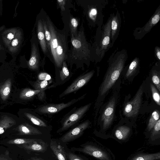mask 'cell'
<instances>
[{
  "instance_id": "obj_1",
  "label": "cell",
  "mask_w": 160,
  "mask_h": 160,
  "mask_svg": "<svg viewBox=\"0 0 160 160\" xmlns=\"http://www.w3.org/2000/svg\"><path fill=\"white\" fill-rule=\"evenodd\" d=\"M46 21L51 35L48 51L49 59L57 68H60L67 58L69 50L68 35L65 31L58 30L48 16L46 17Z\"/></svg>"
},
{
  "instance_id": "obj_2",
  "label": "cell",
  "mask_w": 160,
  "mask_h": 160,
  "mask_svg": "<svg viewBox=\"0 0 160 160\" xmlns=\"http://www.w3.org/2000/svg\"><path fill=\"white\" fill-rule=\"evenodd\" d=\"M71 47L69 50L66 62L77 64L82 62L89 57L90 50L82 28L81 27L77 36L71 35Z\"/></svg>"
},
{
  "instance_id": "obj_3",
  "label": "cell",
  "mask_w": 160,
  "mask_h": 160,
  "mask_svg": "<svg viewBox=\"0 0 160 160\" xmlns=\"http://www.w3.org/2000/svg\"><path fill=\"white\" fill-rule=\"evenodd\" d=\"M126 58L125 53L120 52L109 67L100 88L101 95H104L113 85L122 71Z\"/></svg>"
},
{
  "instance_id": "obj_4",
  "label": "cell",
  "mask_w": 160,
  "mask_h": 160,
  "mask_svg": "<svg viewBox=\"0 0 160 160\" xmlns=\"http://www.w3.org/2000/svg\"><path fill=\"white\" fill-rule=\"evenodd\" d=\"M79 151L91 156L99 160H115L114 155L108 149L102 146L89 144L82 148L77 149Z\"/></svg>"
},
{
  "instance_id": "obj_5",
  "label": "cell",
  "mask_w": 160,
  "mask_h": 160,
  "mask_svg": "<svg viewBox=\"0 0 160 160\" xmlns=\"http://www.w3.org/2000/svg\"><path fill=\"white\" fill-rule=\"evenodd\" d=\"M92 103H88L76 109L71 114L63 119L61 127L57 131L60 132L68 129L79 121L84 116L90 107Z\"/></svg>"
},
{
  "instance_id": "obj_6",
  "label": "cell",
  "mask_w": 160,
  "mask_h": 160,
  "mask_svg": "<svg viewBox=\"0 0 160 160\" xmlns=\"http://www.w3.org/2000/svg\"><path fill=\"white\" fill-rule=\"evenodd\" d=\"M86 94H84L80 97L73 99L66 103L62 102L58 104H50L42 105L37 108L36 111L40 114H55L83 99Z\"/></svg>"
},
{
  "instance_id": "obj_7",
  "label": "cell",
  "mask_w": 160,
  "mask_h": 160,
  "mask_svg": "<svg viewBox=\"0 0 160 160\" xmlns=\"http://www.w3.org/2000/svg\"><path fill=\"white\" fill-rule=\"evenodd\" d=\"M143 91V87L142 84L140 87L133 100L125 104L123 110L125 116L133 117L137 114L140 108Z\"/></svg>"
},
{
  "instance_id": "obj_8",
  "label": "cell",
  "mask_w": 160,
  "mask_h": 160,
  "mask_svg": "<svg viewBox=\"0 0 160 160\" xmlns=\"http://www.w3.org/2000/svg\"><path fill=\"white\" fill-rule=\"evenodd\" d=\"M94 73L92 70L78 77L59 95V98H62L77 91L86 85L90 80Z\"/></svg>"
},
{
  "instance_id": "obj_9",
  "label": "cell",
  "mask_w": 160,
  "mask_h": 160,
  "mask_svg": "<svg viewBox=\"0 0 160 160\" xmlns=\"http://www.w3.org/2000/svg\"><path fill=\"white\" fill-rule=\"evenodd\" d=\"M90 124V122L88 120L83 122L63 136L61 138V141L65 142L76 139L82 134Z\"/></svg>"
},
{
  "instance_id": "obj_10",
  "label": "cell",
  "mask_w": 160,
  "mask_h": 160,
  "mask_svg": "<svg viewBox=\"0 0 160 160\" xmlns=\"http://www.w3.org/2000/svg\"><path fill=\"white\" fill-rule=\"evenodd\" d=\"M115 104V99L113 98L109 102L104 111L101 118L103 130H106L108 128L112 122Z\"/></svg>"
},
{
  "instance_id": "obj_11",
  "label": "cell",
  "mask_w": 160,
  "mask_h": 160,
  "mask_svg": "<svg viewBox=\"0 0 160 160\" xmlns=\"http://www.w3.org/2000/svg\"><path fill=\"white\" fill-rule=\"evenodd\" d=\"M35 43L32 44L31 56L28 62V67L33 70H38L40 63V57L38 46Z\"/></svg>"
},
{
  "instance_id": "obj_12",
  "label": "cell",
  "mask_w": 160,
  "mask_h": 160,
  "mask_svg": "<svg viewBox=\"0 0 160 160\" xmlns=\"http://www.w3.org/2000/svg\"><path fill=\"white\" fill-rule=\"evenodd\" d=\"M112 18H109L105 25L100 43V50L103 53L109 45L111 36V22Z\"/></svg>"
},
{
  "instance_id": "obj_13",
  "label": "cell",
  "mask_w": 160,
  "mask_h": 160,
  "mask_svg": "<svg viewBox=\"0 0 160 160\" xmlns=\"http://www.w3.org/2000/svg\"><path fill=\"white\" fill-rule=\"evenodd\" d=\"M37 36L39 42L44 55L50 58L45 37L42 18L38 19L37 22Z\"/></svg>"
},
{
  "instance_id": "obj_14",
  "label": "cell",
  "mask_w": 160,
  "mask_h": 160,
  "mask_svg": "<svg viewBox=\"0 0 160 160\" xmlns=\"http://www.w3.org/2000/svg\"><path fill=\"white\" fill-rule=\"evenodd\" d=\"M18 134L21 135H38L42 134V132L38 128L28 123H24L19 125L18 127Z\"/></svg>"
},
{
  "instance_id": "obj_15",
  "label": "cell",
  "mask_w": 160,
  "mask_h": 160,
  "mask_svg": "<svg viewBox=\"0 0 160 160\" xmlns=\"http://www.w3.org/2000/svg\"><path fill=\"white\" fill-rule=\"evenodd\" d=\"M131 132V129L129 127L121 126L115 130L114 135L116 140L120 141V142H125L128 140Z\"/></svg>"
},
{
  "instance_id": "obj_16",
  "label": "cell",
  "mask_w": 160,
  "mask_h": 160,
  "mask_svg": "<svg viewBox=\"0 0 160 160\" xmlns=\"http://www.w3.org/2000/svg\"><path fill=\"white\" fill-rule=\"evenodd\" d=\"M160 18V8L158 7L150 20L140 30L138 33L140 35H144L149 32L152 28L159 22Z\"/></svg>"
},
{
  "instance_id": "obj_17",
  "label": "cell",
  "mask_w": 160,
  "mask_h": 160,
  "mask_svg": "<svg viewBox=\"0 0 160 160\" xmlns=\"http://www.w3.org/2000/svg\"><path fill=\"white\" fill-rule=\"evenodd\" d=\"M48 145L42 140L37 139L32 143L24 144L23 147L26 149L32 151L44 152L47 148Z\"/></svg>"
},
{
  "instance_id": "obj_18",
  "label": "cell",
  "mask_w": 160,
  "mask_h": 160,
  "mask_svg": "<svg viewBox=\"0 0 160 160\" xmlns=\"http://www.w3.org/2000/svg\"><path fill=\"white\" fill-rule=\"evenodd\" d=\"M24 114L27 118L33 124L38 127L48 128L49 125L46 121L38 115L29 112H25Z\"/></svg>"
},
{
  "instance_id": "obj_19",
  "label": "cell",
  "mask_w": 160,
  "mask_h": 160,
  "mask_svg": "<svg viewBox=\"0 0 160 160\" xmlns=\"http://www.w3.org/2000/svg\"><path fill=\"white\" fill-rule=\"evenodd\" d=\"M160 152L148 153H138L132 155L128 160H159Z\"/></svg>"
},
{
  "instance_id": "obj_20",
  "label": "cell",
  "mask_w": 160,
  "mask_h": 160,
  "mask_svg": "<svg viewBox=\"0 0 160 160\" xmlns=\"http://www.w3.org/2000/svg\"><path fill=\"white\" fill-rule=\"evenodd\" d=\"M50 147L58 160H67L66 153L63 147L56 142L52 140Z\"/></svg>"
},
{
  "instance_id": "obj_21",
  "label": "cell",
  "mask_w": 160,
  "mask_h": 160,
  "mask_svg": "<svg viewBox=\"0 0 160 160\" xmlns=\"http://www.w3.org/2000/svg\"><path fill=\"white\" fill-rule=\"evenodd\" d=\"M151 132L148 139L149 142L152 144L160 145V120H158L150 131Z\"/></svg>"
},
{
  "instance_id": "obj_22",
  "label": "cell",
  "mask_w": 160,
  "mask_h": 160,
  "mask_svg": "<svg viewBox=\"0 0 160 160\" xmlns=\"http://www.w3.org/2000/svg\"><path fill=\"white\" fill-rule=\"evenodd\" d=\"M49 82L46 80H37L33 82L32 86L34 89L39 90L40 93L37 96L38 98L41 101H42L45 99V90L49 85Z\"/></svg>"
},
{
  "instance_id": "obj_23",
  "label": "cell",
  "mask_w": 160,
  "mask_h": 160,
  "mask_svg": "<svg viewBox=\"0 0 160 160\" xmlns=\"http://www.w3.org/2000/svg\"><path fill=\"white\" fill-rule=\"evenodd\" d=\"M16 123V121L12 118L6 115L2 116L0 119V134Z\"/></svg>"
},
{
  "instance_id": "obj_24",
  "label": "cell",
  "mask_w": 160,
  "mask_h": 160,
  "mask_svg": "<svg viewBox=\"0 0 160 160\" xmlns=\"http://www.w3.org/2000/svg\"><path fill=\"white\" fill-rule=\"evenodd\" d=\"M22 34L18 29L14 38L8 47L9 51L12 53L16 52L22 43Z\"/></svg>"
},
{
  "instance_id": "obj_25",
  "label": "cell",
  "mask_w": 160,
  "mask_h": 160,
  "mask_svg": "<svg viewBox=\"0 0 160 160\" xmlns=\"http://www.w3.org/2000/svg\"><path fill=\"white\" fill-rule=\"evenodd\" d=\"M18 29L16 28H11L6 30L2 34L3 41L6 46L8 47L15 37Z\"/></svg>"
},
{
  "instance_id": "obj_26",
  "label": "cell",
  "mask_w": 160,
  "mask_h": 160,
  "mask_svg": "<svg viewBox=\"0 0 160 160\" xmlns=\"http://www.w3.org/2000/svg\"><path fill=\"white\" fill-rule=\"evenodd\" d=\"M11 79L9 78L0 87V95L3 100H6L8 97L11 91Z\"/></svg>"
},
{
  "instance_id": "obj_27",
  "label": "cell",
  "mask_w": 160,
  "mask_h": 160,
  "mask_svg": "<svg viewBox=\"0 0 160 160\" xmlns=\"http://www.w3.org/2000/svg\"><path fill=\"white\" fill-rule=\"evenodd\" d=\"M40 92L39 90L32 89L29 88H25L20 93L19 98L23 99H29L36 95L38 96Z\"/></svg>"
},
{
  "instance_id": "obj_28",
  "label": "cell",
  "mask_w": 160,
  "mask_h": 160,
  "mask_svg": "<svg viewBox=\"0 0 160 160\" xmlns=\"http://www.w3.org/2000/svg\"><path fill=\"white\" fill-rule=\"evenodd\" d=\"M159 117L160 112L159 111L156 110L152 112L147 127V130L148 132H150L152 130L155 124L159 119Z\"/></svg>"
},
{
  "instance_id": "obj_29",
  "label": "cell",
  "mask_w": 160,
  "mask_h": 160,
  "mask_svg": "<svg viewBox=\"0 0 160 160\" xmlns=\"http://www.w3.org/2000/svg\"><path fill=\"white\" fill-rule=\"evenodd\" d=\"M119 26V21L117 15L112 18L111 22V38L112 40L115 38Z\"/></svg>"
},
{
  "instance_id": "obj_30",
  "label": "cell",
  "mask_w": 160,
  "mask_h": 160,
  "mask_svg": "<svg viewBox=\"0 0 160 160\" xmlns=\"http://www.w3.org/2000/svg\"><path fill=\"white\" fill-rule=\"evenodd\" d=\"M139 63L138 58H135L131 63L126 74L127 78H128L135 72L136 70Z\"/></svg>"
},
{
  "instance_id": "obj_31",
  "label": "cell",
  "mask_w": 160,
  "mask_h": 160,
  "mask_svg": "<svg viewBox=\"0 0 160 160\" xmlns=\"http://www.w3.org/2000/svg\"><path fill=\"white\" fill-rule=\"evenodd\" d=\"M78 21L75 18L71 17L70 18L69 27L71 35L76 36L78 34L77 32L78 25Z\"/></svg>"
},
{
  "instance_id": "obj_32",
  "label": "cell",
  "mask_w": 160,
  "mask_h": 160,
  "mask_svg": "<svg viewBox=\"0 0 160 160\" xmlns=\"http://www.w3.org/2000/svg\"><path fill=\"white\" fill-rule=\"evenodd\" d=\"M42 21L45 37L48 51L49 49L51 41V35L50 32L48 30L46 20H45L44 19H42Z\"/></svg>"
},
{
  "instance_id": "obj_33",
  "label": "cell",
  "mask_w": 160,
  "mask_h": 160,
  "mask_svg": "<svg viewBox=\"0 0 160 160\" xmlns=\"http://www.w3.org/2000/svg\"><path fill=\"white\" fill-rule=\"evenodd\" d=\"M38 139L17 138L11 140L8 142V143L12 144H26L32 143L36 141Z\"/></svg>"
},
{
  "instance_id": "obj_34",
  "label": "cell",
  "mask_w": 160,
  "mask_h": 160,
  "mask_svg": "<svg viewBox=\"0 0 160 160\" xmlns=\"http://www.w3.org/2000/svg\"><path fill=\"white\" fill-rule=\"evenodd\" d=\"M61 68L59 72L60 78L62 81H63L66 79L69 75V72L67 68L66 61H64L63 62Z\"/></svg>"
},
{
  "instance_id": "obj_35",
  "label": "cell",
  "mask_w": 160,
  "mask_h": 160,
  "mask_svg": "<svg viewBox=\"0 0 160 160\" xmlns=\"http://www.w3.org/2000/svg\"><path fill=\"white\" fill-rule=\"evenodd\" d=\"M150 87L153 98L157 104L160 106V96L159 93L153 84H151Z\"/></svg>"
},
{
  "instance_id": "obj_36",
  "label": "cell",
  "mask_w": 160,
  "mask_h": 160,
  "mask_svg": "<svg viewBox=\"0 0 160 160\" xmlns=\"http://www.w3.org/2000/svg\"><path fill=\"white\" fill-rule=\"evenodd\" d=\"M38 80H46L48 81L50 80L51 78L48 74L45 72H41L38 75Z\"/></svg>"
},
{
  "instance_id": "obj_37",
  "label": "cell",
  "mask_w": 160,
  "mask_h": 160,
  "mask_svg": "<svg viewBox=\"0 0 160 160\" xmlns=\"http://www.w3.org/2000/svg\"><path fill=\"white\" fill-rule=\"evenodd\" d=\"M152 80L153 82L156 86L159 91H160V81L159 77L156 74H154L152 76Z\"/></svg>"
},
{
  "instance_id": "obj_38",
  "label": "cell",
  "mask_w": 160,
  "mask_h": 160,
  "mask_svg": "<svg viewBox=\"0 0 160 160\" xmlns=\"http://www.w3.org/2000/svg\"><path fill=\"white\" fill-rule=\"evenodd\" d=\"M66 156L69 160H83L78 156L71 152L67 153Z\"/></svg>"
},
{
  "instance_id": "obj_39",
  "label": "cell",
  "mask_w": 160,
  "mask_h": 160,
  "mask_svg": "<svg viewBox=\"0 0 160 160\" xmlns=\"http://www.w3.org/2000/svg\"><path fill=\"white\" fill-rule=\"evenodd\" d=\"M97 13V9L95 8H92L91 9L89 12V15L91 18L92 19L94 20L95 19Z\"/></svg>"
},
{
  "instance_id": "obj_40",
  "label": "cell",
  "mask_w": 160,
  "mask_h": 160,
  "mask_svg": "<svg viewBox=\"0 0 160 160\" xmlns=\"http://www.w3.org/2000/svg\"><path fill=\"white\" fill-rule=\"evenodd\" d=\"M155 53L156 58L159 60H160V49L158 47H156L155 48Z\"/></svg>"
},
{
  "instance_id": "obj_41",
  "label": "cell",
  "mask_w": 160,
  "mask_h": 160,
  "mask_svg": "<svg viewBox=\"0 0 160 160\" xmlns=\"http://www.w3.org/2000/svg\"><path fill=\"white\" fill-rule=\"evenodd\" d=\"M57 2L60 7H61L62 9H64V5L65 3V0H57Z\"/></svg>"
},
{
  "instance_id": "obj_42",
  "label": "cell",
  "mask_w": 160,
  "mask_h": 160,
  "mask_svg": "<svg viewBox=\"0 0 160 160\" xmlns=\"http://www.w3.org/2000/svg\"><path fill=\"white\" fill-rule=\"evenodd\" d=\"M28 160H43L42 159L38 158H31V159Z\"/></svg>"
},
{
  "instance_id": "obj_43",
  "label": "cell",
  "mask_w": 160,
  "mask_h": 160,
  "mask_svg": "<svg viewBox=\"0 0 160 160\" xmlns=\"http://www.w3.org/2000/svg\"><path fill=\"white\" fill-rule=\"evenodd\" d=\"M0 160H8V159L4 157H0Z\"/></svg>"
}]
</instances>
